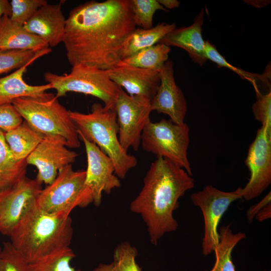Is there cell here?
Instances as JSON below:
<instances>
[{
  "label": "cell",
  "mask_w": 271,
  "mask_h": 271,
  "mask_svg": "<svg viewBox=\"0 0 271 271\" xmlns=\"http://www.w3.org/2000/svg\"><path fill=\"white\" fill-rule=\"evenodd\" d=\"M137 28L129 0L91 1L66 18L62 43L69 63L108 70L121 61L123 44Z\"/></svg>",
  "instance_id": "cell-1"
},
{
  "label": "cell",
  "mask_w": 271,
  "mask_h": 271,
  "mask_svg": "<svg viewBox=\"0 0 271 271\" xmlns=\"http://www.w3.org/2000/svg\"><path fill=\"white\" fill-rule=\"evenodd\" d=\"M194 185L191 176L169 160L157 157L151 163L130 209L142 217L152 244L157 245L165 233L177 230L173 212L179 206V199Z\"/></svg>",
  "instance_id": "cell-2"
},
{
  "label": "cell",
  "mask_w": 271,
  "mask_h": 271,
  "mask_svg": "<svg viewBox=\"0 0 271 271\" xmlns=\"http://www.w3.org/2000/svg\"><path fill=\"white\" fill-rule=\"evenodd\" d=\"M73 236L72 219L47 213L36 203L12 230L10 242L28 263L57 250L70 247Z\"/></svg>",
  "instance_id": "cell-3"
},
{
  "label": "cell",
  "mask_w": 271,
  "mask_h": 271,
  "mask_svg": "<svg viewBox=\"0 0 271 271\" xmlns=\"http://www.w3.org/2000/svg\"><path fill=\"white\" fill-rule=\"evenodd\" d=\"M69 114L78 132L111 160L118 178L124 179L127 172L137 165V158L128 154L119 143L114 109L96 102L88 113L69 110Z\"/></svg>",
  "instance_id": "cell-4"
},
{
  "label": "cell",
  "mask_w": 271,
  "mask_h": 271,
  "mask_svg": "<svg viewBox=\"0 0 271 271\" xmlns=\"http://www.w3.org/2000/svg\"><path fill=\"white\" fill-rule=\"evenodd\" d=\"M12 104L32 128L45 136H59L63 138L69 148L80 147L77 129L71 119L69 110L59 101L53 93L39 97H22Z\"/></svg>",
  "instance_id": "cell-5"
},
{
  "label": "cell",
  "mask_w": 271,
  "mask_h": 271,
  "mask_svg": "<svg viewBox=\"0 0 271 271\" xmlns=\"http://www.w3.org/2000/svg\"><path fill=\"white\" fill-rule=\"evenodd\" d=\"M44 78L51 89L56 90L58 98L70 92L80 93L99 99L104 107L110 109H114L121 89L110 79L106 70L83 64L73 66L68 74L47 72Z\"/></svg>",
  "instance_id": "cell-6"
},
{
  "label": "cell",
  "mask_w": 271,
  "mask_h": 271,
  "mask_svg": "<svg viewBox=\"0 0 271 271\" xmlns=\"http://www.w3.org/2000/svg\"><path fill=\"white\" fill-rule=\"evenodd\" d=\"M86 171H74L72 164L61 169L55 180L38 194L36 203L49 213L70 216L77 207H85L93 202L85 185Z\"/></svg>",
  "instance_id": "cell-7"
},
{
  "label": "cell",
  "mask_w": 271,
  "mask_h": 271,
  "mask_svg": "<svg viewBox=\"0 0 271 271\" xmlns=\"http://www.w3.org/2000/svg\"><path fill=\"white\" fill-rule=\"evenodd\" d=\"M189 132L185 122L179 124L164 118L158 122L150 121L143 131L141 144L145 151L169 160L192 176L187 157Z\"/></svg>",
  "instance_id": "cell-8"
},
{
  "label": "cell",
  "mask_w": 271,
  "mask_h": 271,
  "mask_svg": "<svg viewBox=\"0 0 271 271\" xmlns=\"http://www.w3.org/2000/svg\"><path fill=\"white\" fill-rule=\"evenodd\" d=\"M242 198V187L225 192L207 185L202 190L191 194L192 202L200 209L203 214L202 249L204 255L214 252L219 242L218 226L223 214L233 202Z\"/></svg>",
  "instance_id": "cell-9"
},
{
  "label": "cell",
  "mask_w": 271,
  "mask_h": 271,
  "mask_svg": "<svg viewBox=\"0 0 271 271\" xmlns=\"http://www.w3.org/2000/svg\"><path fill=\"white\" fill-rule=\"evenodd\" d=\"M114 110L118 125V138L122 148L138 150L143 131L151 121V100L131 96L121 88L116 98Z\"/></svg>",
  "instance_id": "cell-10"
},
{
  "label": "cell",
  "mask_w": 271,
  "mask_h": 271,
  "mask_svg": "<svg viewBox=\"0 0 271 271\" xmlns=\"http://www.w3.org/2000/svg\"><path fill=\"white\" fill-rule=\"evenodd\" d=\"M244 162L250 177L242 188V197L249 201L259 196L271 183V132L263 126L257 130Z\"/></svg>",
  "instance_id": "cell-11"
},
{
  "label": "cell",
  "mask_w": 271,
  "mask_h": 271,
  "mask_svg": "<svg viewBox=\"0 0 271 271\" xmlns=\"http://www.w3.org/2000/svg\"><path fill=\"white\" fill-rule=\"evenodd\" d=\"M78 154L68 149L65 139L59 136H45L26 159L28 165L36 167V179L41 184H50L58 171L74 163Z\"/></svg>",
  "instance_id": "cell-12"
},
{
  "label": "cell",
  "mask_w": 271,
  "mask_h": 271,
  "mask_svg": "<svg viewBox=\"0 0 271 271\" xmlns=\"http://www.w3.org/2000/svg\"><path fill=\"white\" fill-rule=\"evenodd\" d=\"M36 179L26 176L12 187L0 192V233L10 236L12 230L36 203L42 190Z\"/></svg>",
  "instance_id": "cell-13"
},
{
  "label": "cell",
  "mask_w": 271,
  "mask_h": 271,
  "mask_svg": "<svg viewBox=\"0 0 271 271\" xmlns=\"http://www.w3.org/2000/svg\"><path fill=\"white\" fill-rule=\"evenodd\" d=\"M80 140L84 144L87 161L85 185L91 192L93 203L100 205L103 192L109 194L120 187V182L115 174L111 160L96 145L87 140L78 132Z\"/></svg>",
  "instance_id": "cell-14"
},
{
  "label": "cell",
  "mask_w": 271,
  "mask_h": 271,
  "mask_svg": "<svg viewBox=\"0 0 271 271\" xmlns=\"http://www.w3.org/2000/svg\"><path fill=\"white\" fill-rule=\"evenodd\" d=\"M160 78L158 89L151 101L152 111L168 115L175 123H184L187 103L181 89L175 82L171 61H167L160 70Z\"/></svg>",
  "instance_id": "cell-15"
},
{
  "label": "cell",
  "mask_w": 271,
  "mask_h": 271,
  "mask_svg": "<svg viewBox=\"0 0 271 271\" xmlns=\"http://www.w3.org/2000/svg\"><path fill=\"white\" fill-rule=\"evenodd\" d=\"M106 70L110 79L131 96H142L151 101L160 84L159 71L128 65L120 62Z\"/></svg>",
  "instance_id": "cell-16"
},
{
  "label": "cell",
  "mask_w": 271,
  "mask_h": 271,
  "mask_svg": "<svg viewBox=\"0 0 271 271\" xmlns=\"http://www.w3.org/2000/svg\"><path fill=\"white\" fill-rule=\"evenodd\" d=\"M66 21L61 3L47 4L39 9L24 27L29 32L42 39L49 46L54 47L63 41Z\"/></svg>",
  "instance_id": "cell-17"
},
{
  "label": "cell",
  "mask_w": 271,
  "mask_h": 271,
  "mask_svg": "<svg viewBox=\"0 0 271 271\" xmlns=\"http://www.w3.org/2000/svg\"><path fill=\"white\" fill-rule=\"evenodd\" d=\"M202 9L190 26L175 29L160 42L169 47L174 46L185 50L192 61L202 66L207 60L205 51V41L202 36L204 21Z\"/></svg>",
  "instance_id": "cell-18"
},
{
  "label": "cell",
  "mask_w": 271,
  "mask_h": 271,
  "mask_svg": "<svg viewBox=\"0 0 271 271\" xmlns=\"http://www.w3.org/2000/svg\"><path fill=\"white\" fill-rule=\"evenodd\" d=\"M48 48L42 39L27 31L24 25L12 21L9 16L0 19V49L39 51Z\"/></svg>",
  "instance_id": "cell-19"
},
{
  "label": "cell",
  "mask_w": 271,
  "mask_h": 271,
  "mask_svg": "<svg viewBox=\"0 0 271 271\" xmlns=\"http://www.w3.org/2000/svg\"><path fill=\"white\" fill-rule=\"evenodd\" d=\"M36 59H34L11 74L0 78V105L12 104L13 102L22 97H39L46 95V91L51 89L47 83L40 85L28 84L24 79L27 68Z\"/></svg>",
  "instance_id": "cell-20"
},
{
  "label": "cell",
  "mask_w": 271,
  "mask_h": 271,
  "mask_svg": "<svg viewBox=\"0 0 271 271\" xmlns=\"http://www.w3.org/2000/svg\"><path fill=\"white\" fill-rule=\"evenodd\" d=\"M176 28V25L159 23L150 29L136 28L125 39L121 50V60L144 49L159 43L168 33Z\"/></svg>",
  "instance_id": "cell-21"
},
{
  "label": "cell",
  "mask_w": 271,
  "mask_h": 271,
  "mask_svg": "<svg viewBox=\"0 0 271 271\" xmlns=\"http://www.w3.org/2000/svg\"><path fill=\"white\" fill-rule=\"evenodd\" d=\"M45 136L32 128L26 121L17 127L5 132V138L14 158L26 160Z\"/></svg>",
  "instance_id": "cell-22"
},
{
  "label": "cell",
  "mask_w": 271,
  "mask_h": 271,
  "mask_svg": "<svg viewBox=\"0 0 271 271\" xmlns=\"http://www.w3.org/2000/svg\"><path fill=\"white\" fill-rule=\"evenodd\" d=\"M28 164L26 160H17L12 154L0 129V192L16 185L25 177Z\"/></svg>",
  "instance_id": "cell-23"
},
{
  "label": "cell",
  "mask_w": 271,
  "mask_h": 271,
  "mask_svg": "<svg viewBox=\"0 0 271 271\" xmlns=\"http://www.w3.org/2000/svg\"><path fill=\"white\" fill-rule=\"evenodd\" d=\"M218 233L219 242L214 251V264L210 270L204 271H236L232 252L236 245L246 237V234L243 232L234 233L230 224L221 226Z\"/></svg>",
  "instance_id": "cell-24"
},
{
  "label": "cell",
  "mask_w": 271,
  "mask_h": 271,
  "mask_svg": "<svg viewBox=\"0 0 271 271\" xmlns=\"http://www.w3.org/2000/svg\"><path fill=\"white\" fill-rule=\"evenodd\" d=\"M170 47L159 43L144 49L120 62L141 68L160 71L168 61Z\"/></svg>",
  "instance_id": "cell-25"
},
{
  "label": "cell",
  "mask_w": 271,
  "mask_h": 271,
  "mask_svg": "<svg viewBox=\"0 0 271 271\" xmlns=\"http://www.w3.org/2000/svg\"><path fill=\"white\" fill-rule=\"evenodd\" d=\"M138 251L129 242L124 241L115 248L113 261L99 263L93 271H142L136 261Z\"/></svg>",
  "instance_id": "cell-26"
},
{
  "label": "cell",
  "mask_w": 271,
  "mask_h": 271,
  "mask_svg": "<svg viewBox=\"0 0 271 271\" xmlns=\"http://www.w3.org/2000/svg\"><path fill=\"white\" fill-rule=\"evenodd\" d=\"M75 254L69 247L47 255L28 264V271H75L71 261Z\"/></svg>",
  "instance_id": "cell-27"
},
{
  "label": "cell",
  "mask_w": 271,
  "mask_h": 271,
  "mask_svg": "<svg viewBox=\"0 0 271 271\" xmlns=\"http://www.w3.org/2000/svg\"><path fill=\"white\" fill-rule=\"evenodd\" d=\"M51 50L50 48L39 51L0 49V74L19 69L31 61L49 54Z\"/></svg>",
  "instance_id": "cell-28"
},
{
  "label": "cell",
  "mask_w": 271,
  "mask_h": 271,
  "mask_svg": "<svg viewBox=\"0 0 271 271\" xmlns=\"http://www.w3.org/2000/svg\"><path fill=\"white\" fill-rule=\"evenodd\" d=\"M133 19L136 26L148 29L153 27V16L158 10L167 12L157 0H129Z\"/></svg>",
  "instance_id": "cell-29"
},
{
  "label": "cell",
  "mask_w": 271,
  "mask_h": 271,
  "mask_svg": "<svg viewBox=\"0 0 271 271\" xmlns=\"http://www.w3.org/2000/svg\"><path fill=\"white\" fill-rule=\"evenodd\" d=\"M205 50L207 59L217 64L218 67L227 68L236 73L242 78L248 80L254 86L255 89L256 88V81H261L263 84L269 85L268 78H269L270 74L269 75L268 73H266L265 72L264 74L262 75L252 74L231 65L219 53L215 46L208 41L205 42Z\"/></svg>",
  "instance_id": "cell-30"
},
{
  "label": "cell",
  "mask_w": 271,
  "mask_h": 271,
  "mask_svg": "<svg viewBox=\"0 0 271 271\" xmlns=\"http://www.w3.org/2000/svg\"><path fill=\"white\" fill-rule=\"evenodd\" d=\"M28 264L10 241L3 243L0 253V271H28Z\"/></svg>",
  "instance_id": "cell-31"
},
{
  "label": "cell",
  "mask_w": 271,
  "mask_h": 271,
  "mask_svg": "<svg viewBox=\"0 0 271 271\" xmlns=\"http://www.w3.org/2000/svg\"><path fill=\"white\" fill-rule=\"evenodd\" d=\"M47 4L45 0H12L10 18L24 25L39 9Z\"/></svg>",
  "instance_id": "cell-32"
},
{
  "label": "cell",
  "mask_w": 271,
  "mask_h": 271,
  "mask_svg": "<svg viewBox=\"0 0 271 271\" xmlns=\"http://www.w3.org/2000/svg\"><path fill=\"white\" fill-rule=\"evenodd\" d=\"M255 119L261 123V126L271 132V92L257 96L252 106Z\"/></svg>",
  "instance_id": "cell-33"
},
{
  "label": "cell",
  "mask_w": 271,
  "mask_h": 271,
  "mask_svg": "<svg viewBox=\"0 0 271 271\" xmlns=\"http://www.w3.org/2000/svg\"><path fill=\"white\" fill-rule=\"evenodd\" d=\"M23 119L12 104L0 105V129L10 130L23 121Z\"/></svg>",
  "instance_id": "cell-34"
},
{
  "label": "cell",
  "mask_w": 271,
  "mask_h": 271,
  "mask_svg": "<svg viewBox=\"0 0 271 271\" xmlns=\"http://www.w3.org/2000/svg\"><path fill=\"white\" fill-rule=\"evenodd\" d=\"M271 203V192H269L260 201L250 206L247 210L246 217L248 222H252L256 215L265 206Z\"/></svg>",
  "instance_id": "cell-35"
},
{
  "label": "cell",
  "mask_w": 271,
  "mask_h": 271,
  "mask_svg": "<svg viewBox=\"0 0 271 271\" xmlns=\"http://www.w3.org/2000/svg\"><path fill=\"white\" fill-rule=\"evenodd\" d=\"M271 217V203L263 207L255 216V218L262 222Z\"/></svg>",
  "instance_id": "cell-36"
},
{
  "label": "cell",
  "mask_w": 271,
  "mask_h": 271,
  "mask_svg": "<svg viewBox=\"0 0 271 271\" xmlns=\"http://www.w3.org/2000/svg\"><path fill=\"white\" fill-rule=\"evenodd\" d=\"M10 2L8 0H0V19L4 15L10 17Z\"/></svg>",
  "instance_id": "cell-37"
},
{
  "label": "cell",
  "mask_w": 271,
  "mask_h": 271,
  "mask_svg": "<svg viewBox=\"0 0 271 271\" xmlns=\"http://www.w3.org/2000/svg\"><path fill=\"white\" fill-rule=\"evenodd\" d=\"M165 9H172L178 8L180 2L177 0H157Z\"/></svg>",
  "instance_id": "cell-38"
},
{
  "label": "cell",
  "mask_w": 271,
  "mask_h": 271,
  "mask_svg": "<svg viewBox=\"0 0 271 271\" xmlns=\"http://www.w3.org/2000/svg\"><path fill=\"white\" fill-rule=\"evenodd\" d=\"M1 247H0V253H1Z\"/></svg>",
  "instance_id": "cell-39"
},
{
  "label": "cell",
  "mask_w": 271,
  "mask_h": 271,
  "mask_svg": "<svg viewBox=\"0 0 271 271\" xmlns=\"http://www.w3.org/2000/svg\"><path fill=\"white\" fill-rule=\"evenodd\" d=\"M263 271H267V270H263Z\"/></svg>",
  "instance_id": "cell-40"
}]
</instances>
